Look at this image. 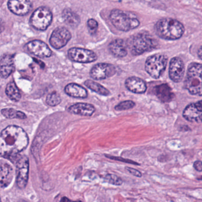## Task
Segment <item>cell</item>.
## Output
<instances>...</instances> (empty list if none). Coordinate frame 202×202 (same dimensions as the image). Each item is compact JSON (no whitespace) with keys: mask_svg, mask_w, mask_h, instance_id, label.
Listing matches in <instances>:
<instances>
[{"mask_svg":"<svg viewBox=\"0 0 202 202\" xmlns=\"http://www.w3.org/2000/svg\"><path fill=\"white\" fill-rule=\"evenodd\" d=\"M29 138L23 128L10 125L4 129L0 135V154L1 157L14 161L18 155L27 147Z\"/></svg>","mask_w":202,"mask_h":202,"instance_id":"1","label":"cell"},{"mask_svg":"<svg viewBox=\"0 0 202 202\" xmlns=\"http://www.w3.org/2000/svg\"><path fill=\"white\" fill-rule=\"evenodd\" d=\"M155 29L160 37L168 41L179 39L184 32L183 24L180 21L171 18H165L158 21Z\"/></svg>","mask_w":202,"mask_h":202,"instance_id":"2","label":"cell"},{"mask_svg":"<svg viewBox=\"0 0 202 202\" xmlns=\"http://www.w3.org/2000/svg\"><path fill=\"white\" fill-rule=\"evenodd\" d=\"M132 54L138 56L156 49L158 46L157 41L147 32L138 33L131 36L127 42Z\"/></svg>","mask_w":202,"mask_h":202,"instance_id":"3","label":"cell"},{"mask_svg":"<svg viewBox=\"0 0 202 202\" xmlns=\"http://www.w3.org/2000/svg\"><path fill=\"white\" fill-rule=\"evenodd\" d=\"M110 20L118 30L128 32L140 25V21L135 14L125 11L114 9L110 12Z\"/></svg>","mask_w":202,"mask_h":202,"instance_id":"4","label":"cell"},{"mask_svg":"<svg viewBox=\"0 0 202 202\" xmlns=\"http://www.w3.org/2000/svg\"><path fill=\"white\" fill-rule=\"evenodd\" d=\"M184 85L194 96H202V64L192 63L188 68Z\"/></svg>","mask_w":202,"mask_h":202,"instance_id":"5","label":"cell"},{"mask_svg":"<svg viewBox=\"0 0 202 202\" xmlns=\"http://www.w3.org/2000/svg\"><path fill=\"white\" fill-rule=\"evenodd\" d=\"M168 57L164 54H155L149 56L145 64L147 73L153 78L158 79L165 71Z\"/></svg>","mask_w":202,"mask_h":202,"instance_id":"6","label":"cell"},{"mask_svg":"<svg viewBox=\"0 0 202 202\" xmlns=\"http://www.w3.org/2000/svg\"><path fill=\"white\" fill-rule=\"evenodd\" d=\"M53 19L51 11L46 7H40L32 13L30 23L38 30H45L51 25Z\"/></svg>","mask_w":202,"mask_h":202,"instance_id":"7","label":"cell"},{"mask_svg":"<svg viewBox=\"0 0 202 202\" xmlns=\"http://www.w3.org/2000/svg\"><path fill=\"white\" fill-rule=\"evenodd\" d=\"M29 160L26 155L20 157L16 161V184L19 189H24L28 182Z\"/></svg>","mask_w":202,"mask_h":202,"instance_id":"8","label":"cell"},{"mask_svg":"<svg viewBox=\"0 0 202 202\" xmlns=\"http://www.w3.org/2000/svg\"><path fill=\"white\" fill-rule=\"evenodd\" d=\"M68 56L74 62L83 64L91 63L97 59V56L94 52L80 48L69 49L68 51Z\"/></svg>","mask_w":202,"mask_h":202,"instance_id":"9","label":"cell"},{"mask_svg":"<svg viewBox=\"0 0 202 202\" xmlns=\"http://www.w3.org/2000/svg\"><path fill=\"white\" fill-rule=\"evenodd\" d=\"M70 32L64 27H58L53 30L49 43L53 48L59 49L64 47L71 39Z\"/></svg>","mask_w":202,"mask_h":202,"instance_id":"10","label":"cell"},{"mask_svg":"<svg viewBox=\"0 0 202 202\" xmlns=\"http://www.w3.org/2000/svg\"><path fill=\"white\" fill-rule=\"evenodd\" d=\"M116 73V67L110 64L100 63L96 64L90 72V76L95 80H105Z\"/></svg>","mask_w":202,"mask_h":202,"instance_id":"11","label":"cell"},{"mask_svg":"<svg viewBox=\"0 0 202 202\" xmlns=\"http://www.w3.org/2000/svg\"><path fill=\"white\" fill-rule=\"evenodd\" d=\"M25 47L30 53L39 58H49L52 55L49 46L40 40L32 41L27 43Z\"/></svg>","mask_w":202,"mask_h":202,"instance_id":"12","label":"cell"},{"mask_svg":"<svg viewBox=\"0 0 202 202\" xmlns=\"http://www.w3.org/2000/svg\"><path fill=\"white\" fill-rule=\"evenodd\" d=\"M183 116L190 122L202 123V100L186 106L183 110Z\"/></svg>","mask_w":202,"mask_h":202,"instance_id":"13","label":"cell"},{"mask_svg":"<svg viewBox=\"0 0 202 202\" xmlns=\"http://www.w3.org/2000/svg\"><path fill=\"white\" fill-rule=\"evenodd\" d=\"M185 65L180 58L174 57L171 59L169 66V76L174 83H180L183 78Z\"/></svg>","mask_w":202,"mask_h":202,"instance_id":"14","label":"cell"},{"mask_svg":"<svg viewBox=\"0 0 202 202\" xmlns=\"http://www.w3.org/2000/svg\"><path fill=\"white\" fill-rule=\"evenodd\" d=\"M7 6L11 12L21 16L27 14L32 9L30 0H9Z\"/></svg>","mask_w":202,"mask_h":202,"instance_id":"15","label":"cell"},{"mask_svg":"<svg viewBox=\"0 0 202 202\" xmlns=\"http://www.w3.org/2000/svg\"><path fill=\"white\" fill-rule=\"evenodd\" d=\"M1 76L6 79L15 71L14 56L10 54H4L1 58Z\"/></svg>","mask_w":202,"mask_h":202,"instance_id":"16","label":"cell"},{"mask_svg":"<svg viewBox=\"0 0 202 202\" xmlns=\"http://www.w3.org/2000/svg\"><path fill=\"white\" fill-rule=\"evenodd\" d=\"M125 86L128 90L135 94H144L147 90L145 82L136 76L128 78L125 81Z\"/></svg>","mask_w":202,"mask_h":202,"instance_id":"17","label":"cell"},{"mask_svg":"<svg viewBox=\"0 0 202 202\" xmlns=\"http://www.w3.org/2000/svg\"><path fill=\"white\" fill-rule=\"evenodd\" d=\"M96 111V108L93 105L85 103H78L68 108L71 113L83 116H91Z\"/></svg>","mask_w":202,"mask_h":202,"instance_id":"18","label":"cell"},{"mask_svg":"<svg viewBox=\"0 0 202 202\" xmlns=\"http://www.w3.org/2000/svg\"><path fill=\"white\" fill-rule=\"evenodd\" d=\"M127 43L122 39H116L109 43L108 49L112 54L117 58H123L128 55Z\"/></svg>","mask_w":202,"mask_h":202,"instance_id":"19","label":"cell"},{"mask_svg":"<svg viewBox=\"0 0 202 202\" xmlns=\"http://www.w3.org/2000/svg\"><path fill=\"white\" fill-rule=\"evenodd\" d=\"M14 171L10 164L6 162L1 163L0 171V183L2 189L8 187L12 180Z\"/></svg>","mask_w":202,"mask_h":202,"instance_id":"20","label":"cell"},{"mask_svg":"<svg viewBox=\"0 0 202 202\" xmlns=\"http://www.w3.org/2000/svg\"><path fill=\"white\" fill-rule=\"evenodd\" d=\"M154 92L156 96L163 103L170 102L174 97L170 87L167 84L157 85L154 88Z\"/></svg>","mask_w":202,"mask_h":202,"instance_id":"21","label":"cell"},{"mask_svg":"<svg viewBox=\"0 0 202 202\" xmlns=\"http://www.w3.org/2000/svg\"><path fill=\"white\" fill-rule=\"evenodd\" d=\"M65 93L71 97L78 98H86L88 92L83 87L75 83H70L65 88Z\"/></svg>","mask_w":202,"mask_h":202,"instance_id":"22","label":"cell"},{"mask_svg":"<svg viewBox=\"0 0 202 202\" xmlns=\"http://www.w3.org/2000/svg\"><path fill=\"white\" fill-rule=\"evenodd\" d=\"M62 16L65 23L72 28L76 27L80 23V16L71 9H65L62 11Z\"/></svg>","mask_w":202,"mask_h":202,"instance_id":"23","label":"cell"},{"mask_svg":"<svg viewBox=\"0 0 202 202\" xmlns=\"http://www.w3.org/2000/svg\"><path fill=\"white\" fill-rule=\"evenodd\" d=\"M5 93L11 100L18 102L20 100L21 94L14 81H11L8 83L5 88Z\"/></svg>","mask_w":202,"mask_h":202,"instance_id":"24","label":"cell"},{"mask_svg":"<svg viewBox=\"0 0 202 202\" xmlns=\"http://www.w3.org/2000/svg\"><path fill=\"white\" fill-rule=\"evenodd\" d=\"M84 85L87 88H88L93 91L96 92V93L98 94L107 96H109L110 94L109 90H108L106 88H105L103 85H100V84L96 83L93 80H86L84 82Z\"/></svg>","mask_w":202,"mask_h":202,"instance_id":"25","label":"cell"},{"mask_svg":"<svg viewBox=\"0 0 202 202\" xmlns=\"http://www.w3.org/2000/svg\"><path fill=\"white\" fill-rule=\"evenodd\" d=\"M1 113L3 116L10 119H19L23 120L27 118L25 113H24L21 111H19L12 108H3L1 110Z\"/></svg>","mask_w":202,"mask_h":202,"instance_id":"26","label":"cell"},{"mask_svg":"<svg viewBox=\"0 0 202 202\" xmlns=\"http://www.w3.org/2000/svg\"><path fill=\"white\" fill-rule=\"evenodd\" d=\"M61 97L56 91L49 93L46 97V103L49 106L55 107L59 105L61 102Z\"/></svg>","mask_w":202,"mask_h":202,"instance_id":"27","label":"cell"},{"mask_svg":"<svg viewBox=\"0 0 202 202\" xmlns=\"http://www.w3.org/2000/svg\"><path fill=\"white\" fill-rule=\"evenodd\" d=\"M135 103L131 100H126L122 101L116 105L115 109L116 111H123V110H127L129 109L132 108L135 106Z\"/></svg>","mask_w":202,"mask_h":202,"instance_id":"28","label":"cell"},{"mask_svg":"<svg viewBox=\"0 0 202 202\" xmlns=\"http://www.w3.org/2000/svg\"><path fill=\"white\" fill-rule=\"evenodd\" d=\"M105 179L108 181L110 184L116 185V186H120L123 183V180L117 175L114 174H107L105 177Z\"/></svg>","mask_w":202,"mask_h":202,"instance_id":"29","label":"cell"},{"mask_svg":"<svg viewBox=\"0 0 202 202\" xmlns=\"http://www.w3.org/2000/svg\"><path fill=\"white\" fill-rule=\"evenodd\" d=\"M87 27L88 32L91 34H95L97 31L98 27V22L93 19H89L87 21Z\"/></svg>","mask_w":202,"mask_h":202,"instance_id":"30","label":"cell"},{"mask_svg":"<svg viewBox=\"0 0 202 202\" xmlns=\"http://www.w3.org/2000/svg\"><path fill=\"white\" fill-rule=\"evenodd\" d=\"M126 170L128 171L129 173H130L131 174H132L134 176H136V177H142V173L139 171L137 170L136 169L126 167Z\"/></svg>","mask_w":202,"mask_h":202,"instance_id":"31","label":"cell"},{"mask_svg":"<svg viewBox=\"0 0 202 202\" xmlns=\"http://www.w3.org/2000/svg\"><path fill=\"white\" fill-rule=\"evenodd\" d=\"M107 158H112V159H113L115 160H117V161H123V162H129V163H130V164H133L134 165H139L138 163L136 162H134L133 161H130V160H128L126 159H124V158H120V157H107Z\"/></svg>","mask_w":202,"mask_h":202,"instance_id":"32","label":"cell"},{"mask_svg":"<svg viewBox=\"0 0 202 202\" xmlns=\"http://www.w3.org/2000/svg\"><path fill=\"white\" fill-rule=\"evenodd\" d=\"M193 167L194 169L199 172L202 171V161H196L193 164Z\"/></svg>","mask_w":202,"mask_h":202,"instance_id":"33","label":"cell"},{"mask_svg":"<svg viewBox=\"0 0 202 202\" xmlns=\"http://www.w3.org/2000/svg\"><path fill=\"white\" fill-rule=\"evenodd\" d=\"M197 55H198V56L200 58V59H201L202 60V46H200V48L199 49L198 52H197Z\"/></svg>","mask_w":202,"mask_h":202,"instance_id":"34","label":"cell"},{"mask_svg":"<svg viewBox=\"0 0 202 202\" xmlns=\"http://www.w3.org/2000/svg\"><path fill=\"white\" fill-rule=\"evenodd\" d=\"M61 202H66V201H71V200H70V199H67V198H66V197H63V199H61Z\"/></svg>","mask_w":202,"mask_h":202,"instance_id":"35","label":"cell"}]
</instances>
